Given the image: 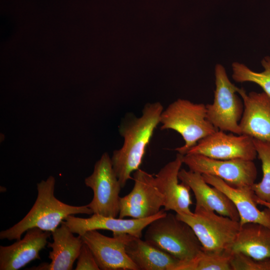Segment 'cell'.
<instances>
[{"instance_id":"cell-1","label":"cell","mask_w":270,"mask_h":270,"mask_svg":"<svg viewBox=\"0 0 270 270\" xmlns=\"http://www.w3.org/2000/svg\"><path fill=\"white\" fill-rule=\"evenodd\" d=\"M163 110L160 102L148 103L140 117L129 115L121 123L119 132L124 144L113 152L111 160L122 188L132 178V174L140 168Z\"/></svg>"},{"instance_id":"cell-2","label":"cell","mask_w":270,"mask_h":270,"mask_svg":"<svg viewBox=\"0 0 270 270\" xmlns=\"http://www.w3.org/2000/svg\"><path fill=\"white\" fill-rule=\"evenodd\" d=\"M55 184L56 180L52 176L37 184L38 196L30 210L19 222L1 231L0 240H19L24 232L33 228L52 232L70 215L93 214L87 205L71 206L56 198Z\"/></svg>"},{"instance_id":"cell-3","label":"cell","mask_w":270,"mask_h":270,"mask_svg":"<svg viewBox=\"0 0 270 270\" xmlns=\"http://www.w3.org/2000/svg\"><path fill=\"white\" fill-rule=\"evenodd\" d=\"M144 240L182 262L184 270H192L203 250L192 228L171 213L156 218L147 226Z\"/></svg>"},{"instance_id":"cell-4","label":"cell","mask_w":270,"mask_h":270,"mask_svg":"<svg viewBox=\"0 0 270 270\" xmlns=\"http://www.w3.org/2000/svg\"><path fill=\"white\" fill-rule=\"evenodd\" d=\"M161 130H172L182 137L184 144L175 150L182 155L202 138L218 130L206 118V105L179 98L162 112Z\"/></svg>"},{"instance_id":"cell-5","label":"cell","mask_w":270,"mask_h":270,"mask_svg":"<svg viewBox=\"0 0 270 270\" xmlns=\"http://www.w3.org/2000/svg\"><path fill=\"white\" fill-rule=\"evenodd\" d=\"M176 215L192 228L206 252L230 250L240 226L239 221L208 209H194L190 214Z\"/></svg>"},{"instance_id":"cell-6","label":"cell","mask_w":270,"mask_h":270,"mask_svg":"<svg viewBox=\"0 0 270 270\" xmlns=\"http://www.w3.org/2000/svg\"><path fill=\"white\" fill-rule=\"evenodd\" d=\"M214 76V100L206 105V118L218 130L241 134L239 122L244 104L236 94L238 88L232 83L220 64L216 66Z\"/></svg>"},{"instance_id":"cell-7","label":"cell","mask_w":270,"mask_h":270,"mask_svg":"<svg viewBox=\"0 0 270 270\" xmlns=\"http://www.w3.org/2000/svg\"><path fill=\"white\" fill-rule=\"evenodd\" d=\"M84 183L93 191V198L87 204L93 214L114 218L118 216L122 187L108 152H104L95 163Z\"/></svg>"},{"instance_id":"cell-8","label":"cell","mask_w":270,"mask_h":270,"mask_svg":"<svg viewBox=\"0 0 270 270\" xmlns=\"http://www.w3.org/2000/svg\"><path fill=\"white\" fill-rule=\"evenodd\" d=\"M183 164L192 171L216 176L236 188L252 186L257 176V168L253 160H221L188 154L184 155Z\"/></svg>"},{"instance_id":"cell-9","label":"cell","mask_w":270,"mask_h":270,"mask_svg":"<svg viewBox=\"0 0 270 270\" xmlns=\"http://www.w3.org/2000/svg\"><path fill=\"white\" fill-rule=\"evenodd\" d=\"M134 187L120 197L118 218H144L154 216L164 206V196L157 187L154 177L140 168L133 173Z\"/></svg>"},{"instance_id":"cell-10","label":"cell","mask_w":270,"mask_h":270,"mask_svg":"<svg viewBox=\"0 0 270 270\" xmlns=\"http://www.w3.org/2000/svg\"><path fill=\"white\" fill-rule=\"evenodd\" d=\"M188 154L221 160L240 158L254 160L257 156L252 137L244 134H228L220 130L200 140Z\"/></svg>"},{"instance_id":"cell-11","label":"cell","mask_w":270,"mask_h":270,"mask_svg":"<svg viewBox=\"0 0 270 270\" xmlns=\"http://www.w3.org/2000/svg\"><path fill=\"white\" fill-rule=\"evenodd\" d=\"M112 234V237H108L98 230H92L81 236L92 252L100 270H138L126 250L131 236L118 232Z\"/></svg>"},{"instance_id":"cell-12","label":"cell","mask_w":270,"mask_h":270,"mask_svg":"<svg viewBox=\"0 0 270 270\" xmlns=\"http://www.w3.org/2000/svg\"><path fill=\"white\" fill-rule=\"evenodd\" d=\"M184 155L177 154L172 160L164 165L156 174V184L164 196V210L178 214H190L192 204L190 187L179 182L178 172L183 164Z\"/></svg>"},{"instance_id":"cell-13","label":"cell","mask_w":270,"mask_h":270,"mask_svg":"<svg viewBox=\"0 0 270 270\" xmlns=\"http://www.w3.org/2000/svg\"><path fill=\"white\" fill-rule=\"evenodd\" d=\"M166 214L164 208L156 215L149 218L130 219L116 218L96 214L88 218L76 217L72 214L68 216L64 222L74 234L80 236L89 230H105L141 238L142 231L146 228L153 220Z\"/></svg>"},{"instance_id":"cell-14","label":"cell","mask_w":270,"mask_h":270,"mask_svg":"<svg viewBox=\"0 0 270 270\" xmlns=\"http://www.w3.org/2000/svg\"><path fill=\"white\" fill-rule=\"evenodd\" d=\"M238 93L243 100L244 110L239 125L242 134L270 142V98L264 92Z\"/></svg>"},{"instance_id":"cell-15","label":"cell","mask_w":270,"mask_h":270,"mask_svg":"<svg viewBox=\"0 0 270 270\" xmlns=\"http://www.w3.org/2000/svg\"><path fill=\"white\" fill-rule=\"evenodd\" d=\"M178 178L192 191L196 200V210H212L234 220H240L239 214L232 200L220 190L208 184L202 174L182 168L178 172Z\"/></svg>"},{"instance_id":"cell-16","label":"cell","mask_w":270,"mask_h":270,"mask_svg":"<svg viewBox=\"0 0 270 270\" xmlns=\"http://www.w3.org/2000/svg\"><path fill=\"white\" fill-rule=\"evenodd\" d=\"M52 232L33 228L26 231L22 239L11 245L0 246V270H18L40 259V252L48 244Z\"/></svg>"},{"instance_id":"cell-17","label":"cell","mask_w":270,"mask_h":270,"mask_svg":"<svg viewBox=\"0 0 270 270\" xmlns=\"http://www.w3.org/2000/svg\"><path fill=\"white\" fill-rule=\"evenodd\" d=\"M202 176L208 184L220 190L232 200L239 214L240 226L256 222L270 228V210L266 208L260 210L258 208L252 186L234 188L216 176L206 174Z\"/></svg>"},{"instance_id":"cell-18","label":"cell","mask_w":270,"mask_h":270,"mask_svg":"<svg viewBox=\"0 0 270 270\" xmlns=\"http://www.w3.org/2000/svg\"><path fill=\"white\" fill-rule=\"evenodd\" d=\"M53 242H48L51 248L50 263H42L30 268L36 270H72L84 243L82 236H75L62 221L60 226L52 232Z\"/></svg>"},{"instance_id":"cell-19","label":"cell","mask_w":270,"mask_h":270,"mask_svg":"<svg viewBox=\"0 0 270 270\" xmlns=\"http://www.w3.org/2000/svg\"><path fill=\"white\" fill-rule=\"evenodd\" d=\"M126 250L138 270L184 269V264L182 262L140 238L131 236L126 244Z\"/></svg>"},{"instance_id":"cell-20","label":"cell","mask_w":270,"mask_h":270,"mask_svg":"<svg viewBox=\"0 0 270 270\" xmlns=\"http://www.w3.org/2000/svg\"><path fill=\"white\" fill-rule=\"evenodd\" d=\"M230 250L256 260L270 258V228L256 222L240 226Z\"/></svg>"},{"instance_id":"cell-21","label":"cell","mask_w":270,"mask_h":270,"mask_svg":"<svg viewBox=\"0 0 270 270\" xmlns=\"http://www.w3.org/2000/svg\"><path fill=\"white\" fill-rule=\"evenodd\" d=\"M261 64L264 70L258 72L243 64L234 62L232 66V78L238 82H252L258 84L270 98V57L267 56L263 58Z\"/></svg>"},{"instance_id":"cell-22","label":"cell","mask_w":270,"mask_h":270,"mask_svg":"<svg viewBox=\"0 0 270 270\" xmlns=\"http://www.w3.org/2000/svg\"><path fill=\"white\" fill-rule=\"evenodd\" d=\"M257 155L262 162V178L252 188L256 197L262 200L270 202V142L254 138Z\"/></svg>"},{"instance_id":"cell-23","label":"cell","mask_w":270,"mask_h":270,"mask_svg":"<svg viewBox=\"0 0 270 270\" xmlns=\"http://www.w3.org/2000/svg\"><path fill=\"white\" fill-rule=\"evenodd\" d=\"M232 256L230 250L220 253L202 250L194 262L192 270H232Z\"/></svg>"},{"instance_id":"cell-24","label":"cell","mask_w":270,"mask_h":270,"mask_svg":"<svg viewBox=\"0 0 270 270\" xmlns=\"http://www.w3.org/2000/svg\"><path fill=\"white\" fill-rule=\"evenodd\" d=\"M232 270H270V258L256 260L241 253H233Z\"/></svg>"},{"instance_id":"cell-25","label":"cell","mask_w":270,"mask_h":270,"mask_svg":"<svg viewBox=\"0 0 270 270\" xmlns=\"http://www.w3.org/2000/svg\"><path fill=\"white\" fill-rule=\"evenodd\" d=\"M76 270H100L94 256L84 242L77 258Z\"/></svg>"},{"instance_id":"cell-26","label":"cell","mask_w":270,"mask_h":270,"mask_svg":"<svg viewBox=\"0 0 270 270\" xmlns=\"http://www.w3.org/2000/svg\"><path fill=\"white\" fill-rule=\"evenodd\" d=\"M256 201L258 204H260L265 206L270 210V202H266L258 198L256 196Z\"/></svg>"}]
</instances>
